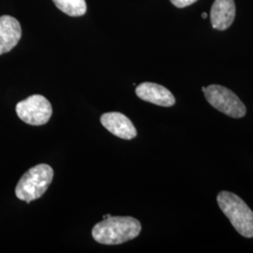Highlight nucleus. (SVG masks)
Here are the masks:
<instances>
[{
	"instance_id": "3",
	"label": "nucleus",
	"mask_w": 253,
	"mask_h": 253,
	"mask_svg": "<svg viewBox=\"0 0 253 253\" xmlns=\"http://www.w3.org/2000/svg\"><path fill=\"white\" fill-rule=\"evenodd\" d=\"M54 178V170L48 164H39L30 168L20 178L15 189L17 198L27 204L41 198Z\"/></svg>"
},
{
	"instance_id": "14",
	"label": "nucleus",
	"mask_w": 253,
	"mask_h": 253,
	"mask_svg": "<svg viewBox=\"0 0 253 253\" xmlns=\"http://www.w3.org/2000/svg\"><path fill=\"white\" fill-rule=\"evenodd\" d=\"M206 88H207V87H205V86H203V87H202V90H203V92H205Z\"/></svg>"
},
{
	"instance_id": "9",
	"label": "nucleus",
	"mask_w": 253,
	"mask_h": 253,
	"mask_svg": "<svg viewBox=\"0 0 253 253\" xmlns=\"http://www.w3.org/2000/svg\"><path fill=\"white\" fill-rule=\"evenodd\" d=\"M235 17L234 0H215L210 11L212 27L217 30H226L232 26Z\"/></svg>"
},
{
	"instance_id": "4",
	"label": "nucleus",
	"mask_w": 253,
	"mask_h": 253,
	"mask_svg": "<svg viewBox=\"0 0 253 253\" xmlns=\"http://www.w3.org/2000/svg\"><path fill=\"white\" fill-rule=\"evenodd\" d=\"M205 96L210 105L228 117L241 118L246 116L244 103L229 88L218 84H211L205 90Z\"/></svg>"
},
{
	"instance_id": "5",
	"label": "nucleus",
	"mask_w": 253,
	"mask_h": 253,
	"mask_svg": "<svg viewBox=\"0 0 253 253\" xmlns=\"http://www.w3.org/2000/svg\"><path fill=\"white\" fill-rule=\"evenodd\" d=\"M18 118L32 126L46 124L52 117L53 108L50 101L42 95H32L16 105Z\"/></svg>"
},
{
	"instance_id": "7",
	"label": "nucleus",
	"mask_w": 253,
	"mask_h": 253,
	"mask_svg": "<svg viewBox=\"0 0 253 253\" xmlns=\"http://www.w3.org/2000/svg\"><path fill=\"white\" fill-rule=\"evenodd\" d=\"M135 92L139 99L159 106L171 107L175 103V98L171 91L155 83H142L136 87Z\"/></svg>"
},
{
	"instance_id": "1",
	"label": "nucleus",
	"mask_w": 253,
	"mask_h": 253,
	"mask_svg": "<svg viewBox=\"0 0 253 253\" xmlns=\"http://www.w3.org/2000/svg\"><path fill=\"white\" fill-rule=\"evenodd\" d=\"M141 223L132 217L103 218L92 229L93 238L100 244H123L140 235Z\"/></svg>"
},
{
	"instance_id": "8",
	"label": "nucleus",
	"mask_w": 253,
	"mask_h": 253,
	"mask_svg": "<svg viewBox=\"0 0 253 253\" xmlns=\"http://www.w3.org/2000/svg\"><path fill=\"white\" fill-rule=\"evenodd\" d=\"M22 36V28L18 21L9 15L0 17V55L11 51Z\"/></svg>"
},
{
	"instance_id": "13",
	"label": "nucleus",
	"mask_w": 253,
	"mask_h": 253,
	"mask_svg": "<svg viewBox=\"0 0 253 253\" xmlns=\"http://www.w3.org/2000/svg\"><path fill=\"white\" fill-rule=\"evenodd\" d=\"M112 217V216H111V215H110V214H108V215H104V216H103V218H107V217Z\"/></svg>"
},
{
	"instance_id": "11",
	"label": "nucleus",
	"mask_w": 253,
	"mask_h": 253,
	"mask_svg": "<svg viewBox=\"0 0 253 253\" xmlns=\"http://www.w3.org/2000/svg\"><path fill=\"white\" fill-rule=\"evenodd\" d=\"M197 0H171L172 5L177 8H186L191 4L195 3Z\"/></svg>"
},
{
	"instance_id": "12",
	"label": "nucleus",
	"mask_w": 253,
	"mask_h": 253,
	"mask_svg": "<svg viewBox=\"0 0 253 253\" xmlns=\"http://www.w3.org/2000/svg\"><path fill=\"white\" fill-rule=\"evenodd\" d=\"M202 17L204 19L207 18L208 17V14H207V12H203V14H202Z\"/></svg>"
},
{
	"instance_id": "10",
	"label": "nucleus",
	"mask_w": 253,
	"mask_h": 253,
	"mask_svg": "<svg viewBox=\"0 0 253 253\" xmlns=\"http://www.w3.org/2000/svg\"><path fill=\"white\" fill-rule=\"evenodd\" d=\"M54 5L64 13L77 17L86 12L85 0H53Z\"/></svg>"
},
{
	"instance_id": "2",
	"label": "nucleus",
	"mask_w": 253,
	"mask_h": 253,
	"mask_svg": "<svg viewBox=\"0 0 253 253\" xmlns=\"http://www.w3.org/2000/svg\"><path fill=\"white\" fill-rule=\"evenodd\" d=\"M217 201L237 233L247 238L253 237V211L244 201L230 191H220Z\"/></svg>"
},
{
	"instance_id": "6",
	"label": "nucleus",
	"mask_w": 253,
	"mask_h": 253,
	"mask_svg": "<svg viewBox=\"0 0 253 253\" xmlns=\"http://www.w3.org/2000/svg\"><path fill=\"white\" fill-rule=\"evenodd\" d=\"M100 122L107 130L118 138L131 140L137 136L136 127L131 120L121 113H105L101 116Z\"/></svg>"
}]
</instances>
